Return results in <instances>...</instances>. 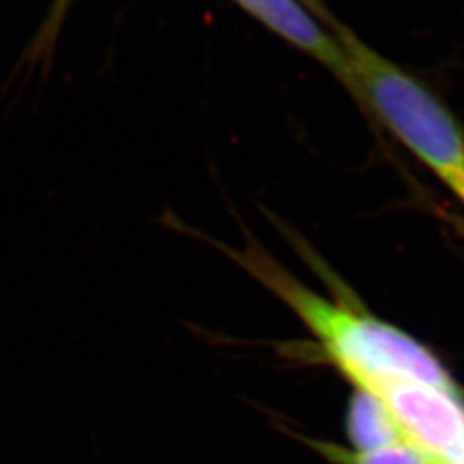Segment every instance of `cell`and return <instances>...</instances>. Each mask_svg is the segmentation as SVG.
<instances>
[{
	"label": "cell",
	"mask_w": 464,
	"mask_h": 464,
	"mask_svg": "<svg viewBox=\"0 0 464 464\" xmlns=\"http://www.w3.org/2000/svg\"><path fill=\"white\" fill-rule=\"evenodd\" d=\"M332 34L346 52L366 112L372 111L464 205V131L456 117L425 84L344 24L337 23Z\"/></svg>",
	"instance_id": "6da1fadb"
},
{
	"label": "cell",
	"mask_w": 464,
	"mask_h": 464,
	"mask_svg": "<svg viewBox=\"0 0 464 464\" xmlns=\"http://www.w3.org/2000/svg\"><path fill=\"white\" fill-rule=\"evenodd\" d=\"M356 391L379 399L410 444L448 464H464V413L452 399L401 377H370Z\"/></svg>",
	"instance_id": "7a4b0ae2"
},
{
	"label": "cell",
	"mask_w": 464,
	"mask_h": 464,
	"mask_svg": "<svg viewBox=\"0 0 464 464\" xmlns=\"http://www.w3.org/2000/svg\"><path fill=\"white\" fill-rule=\"evenodd\" d=\"M268 32L327 67L351 97L366 111L346 52L335 34L325 28L299 0H232Z\"/></svg>",
	"instance_id": "3957f363"
},
{
	"label": "cell",
	"mask_w": 464,
	"mask_h": 464,
	"mask_svg": "<svg viewBox=\"0 0 464 464\" xmlns=\"http://www.w3.org/2000/svg\"><path fill=\"white\" fill-rule=\"evenodd\" d=\"M346 430L356 452L375 450L394 444H410L398 421L385 410L381 401L363 391H354L351 396Z\"/></svg>",
	"instance_id": "277c9868"
},
{
	"label": "cell",
	"mask_w": 464,
	"mask_h": 464,
	"mask_svg": "<svg viewBox=\"0 0 464 464\" xmlns=\"http://www.w3.org/2000/svg\"><path fill=\"white\" fill-rule=\"evenodd\" d=\"M303 442H308L316 452H320L325 459L335 464H440L439 458L425 452L423 449L416 448L411 444H394L387 448L356 452V450H344L335 448L327 442H318L312 439L301 437Z\"/></svg>",
	"instance_id": "5b68a950"
},
{
	"label": "cell",
	"mask_w": 464,
	"mask_h": 464,
	"mask_svg": "<svg viewBox=\"0 0 464 464\" xmlns=\"http://www.w3.org/2000/svg\"><path fill=\"white\" fill-rule=\"evenodd\" d=\"M72 0H52L49 13L44 19L42 26L32 38V44L23 55V63L30 67L47 66L52 61L55 44L59 40V34L63 28V23L66 21L67 13L71 9Z\"/></svg>",
	"instance_id": "8992f818"
},
{
	"label": "cell",
	"mask_w": 464,
	"mask_h": 464,
	"mask_svg": "<svg viewBox=\"0 0 464 464\" xmlns=\"http://www.w3.org/2000/svg\"><path fill=\"white\" fill-rule=\"evenodd\" d=\"M299 2H301L325 28H329L331 32L334 30V26L339 23L335 17H332L329 9H327V5H325L322 0H299Z\"/></svg>",
	"instance_id": "52a82bcc"
},
{
	"label": "cell",
	"mask_w": 464,
	"mask_h": 464,
	"mask_svg": "<svg viewBox=\"0 0 464 464\" xmlns=\"http://www.w3.org/2000/svg\"><path fill=\"white\" fill-rule=\"evenodd\" d=\"M440 464H448V463H440Z\"/></svg>",
	"instance_id": "ba28073f"
}]
</instances>
